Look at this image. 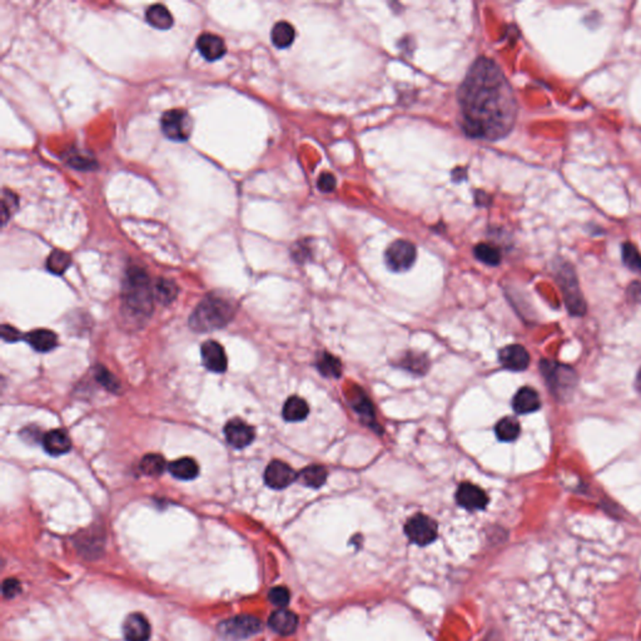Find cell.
Returning <instances> with one entry per match:
<instances>
[{"instance_id":"d4e9b609","label":"cell","mask_w":641,"mask_h":641,"mask_svg":"<svg viewBox=\"0 0 641 641\" xmlns=\"http://www.w3.org/2000/svg\"><path fill=\"white\" fill-rule=\"evenodd\" d=\"M297 477L306 486L318 489L326 482L327 470L323 466L311 465L301 471Z\"/></svg>"},{"instance_id":"e575fe53","label":"cell","mask_w":641,"mask_h":641,"mask_svg":"<svg viewBox=\"0 0 641 641\" xmlns=\"http://www.w3.org/2000/svg\"><path fill=\"white\" fill-rule=\"evenodd\" d=\"M269 600L276 606H286L289 604V593L284 588H274L269 591Z\"/></svg>"},{"instance_id":"484cf974","label":"cell","mask_w":641,"mask_h":641,"mask_svg":"<svg viewBox=\"0 0 641 641\" xmlns=\"http://www.w3.org/2000/svg\"><path fill=\"white\" fill-rule=\"evenodd\" d=\"M520 431H521L520 423L515 417H505L497 423L496 428H495L497 438L505 442L516 440L520 435Z\"/></svg>"},{"instance_id":"6da1fadb","label":"cell","mask_w":641,"mask_h":641,"mask_svg":"<svg viewBox=\"0 0 641 641\" xmlns=\"http://www.w3.org/2000/svg\"><path fill=\"white\" fill-rule=\"evenodd\" d=\"M461 124L471 138L498 140L516 123L518 101L503 70L481 57L471 65L457 93Z\"/></svg>"},{"instance_id":"44dd1931","label":"cell","mask_w":641,"mask_h":641,"mask_svg":"<svg viewBox=\"0 0 641 641\" xmlns=\"http://www.w3.org/2000/svg\"><path fill=\"white\" fill-rule=\"evenodd\" d=\"M308 412H310V408H308L307 402L299 396H292L286 401L282 415H284V420H287L289 423H297V421L305 420Z\"/></svg>"},{"instance_id":"7a4b0ae2","label":"cell","mask_w":641,"mask_h":641,"mask_svg":"<svg viewBox=\"0 0 641 641\" xmlns=\"http://www.w3.org/2000/svg\"><path fill=\"white\" fill-rule=\"evenodd\" d=\"M124 303L132 315L148 317L153 310V292L148 274L140 268L132 267L127 272L123 289Z\"/></svg>"},{"instance_id":"836d02e7","label":"cell","mask_w":641,"mask_h":641,"mask_svg":"<svg viewBox=\"0 0 641 641\" xmlns=\"http://www.w3.org/2000/svg\"><path fill=\"white\" fill-rule=\"evenodd\" d=\"M96 377L99 381V384H102L103 387H106L111 392H118L121 389L119 381L104 367H98Z\"/></svg>"},{"instance_id":"74e56055","label":"cell","mask_w":641,"mask_h":641,"mask_svg":"<svg viewBox=\"0 0 641 641\" xmlns=\"http://www.w3.org/2000/svg\"><path fill=\"white\" fill-rule=\"evenodd\" d=\"M1 336H3V338H4L6 341H8V342H16V341H18V340L21 338V333H19V331H16L14 327L4 325L3 328H1Z\"/></svg>"},{"instance_id":"d6a6232c","label":"cell","mask_w":641,"mask_h":641,"mask_svg":"<svg viewBox=\"0 0 641 641\" xmlns=\"http://www.w3.org/2000/svg\"><path fill=\"white\" fill-rule=\"evenodd\" d=\"M16 208H18V198L16 197V194H13L8 189H6L3 192V198H1V209H3L1 211V219H3L4 223L11 217V214L16 212Z\"/></svg>"},{"instance_id":"1f68e13d","label":"cell","mask_w":641,"mask_h":641,"mask_svg":"<svg viewBox=\"0 0 641 641\" xmlns=\"http://www.w3.org/2000/svg\"><path fill=\"white\" fill-rule=\"evenodd\" d=\"M623 261L631 271L641 273V255L630 242H625L623 245Z\"/></svg>"},{"instance_id":"ab89813d","label":"cell","mask_w":641,"mask_h":641,"mask_svg":"<svg viewBox=\"0 0 641 641\" xmlns=\"http://www.w3.org/2000/svg\"><path fill=\"white\" fill-rule=\"evenodd\" d=\"M636 389H637L641 394V369L640 371H639V374H637V377H636Z\"/></svg>"},{"instance_id":"f35d334b","label":"cell","mask_w":641,"mask_h":641,"mask_svg":"<svg viewBox=\"0 0 641 641\" xmlns=\"http://www.w3.org/2000/svg\"><path fill=\"white\" fill-rule=\"evenodd\" d=\"M631 299H641V284L640 282H634L629 287Z\"/></svg>"},{"instance_id":"5b68a950","label":"cell","mask_w":641,"mask_h":641,"mask_svg":"<svg viewBox=\"0 0 641 641\" xmlns=\"http://www.w3.org/2000/svg\"><path fill=\"white\" fill-rule=\"evenodd\" d=\"M557 281L560 284L564 299L567 303V310L572 315L581 316L585 313L586 306L584 302L583 294L580 291L577 278L572 267L569 264H562L557 271Z\"/></svg>"},{"instance_id":"ffe728a7","label":"cell","mask_w":641,"mask_h":641,"mask_svg":"<svg viewBox=\"0 0 641 641\" xmlns=\"http://www.w3.org/2000/svg\"><path fill=\"white\" fill-rule=\"evenodd\" d=\"M27 341L39 352H49L58 345L57 335L49 330H35L28 333Z\"/></svg>"},{"instance_id":"e0dca14e","label":"cell","mask_w":641,"mask_h":641,"mask_svg":"<svg viewBox=\"0 0 641 641\" xmlns=\"http://www.w3.org/2000/svg\"><path fill=\"white\" fill-rule=\"evenodd\" d=\"M513 407L518 415L537 411L541 407L539 394L531 387H523L513 397Z\"/></svg>"},{"instance_id":"ac0fdd59","label":"cell","mask_w":641,"mask_h":641,"mask_svg":"<svg viewBox=\"0 0 641 641\" xmlns=\"http://www.w3.org/2000/svg\"><path fill=\"white\" fill-rule=\"evenodd\" d=\"M44 450L52 456L65 455L72 449L69 436L63 430H52L43 437Z\"/></svg>"},{"instance_id":"2e32d148","label":"cell","mask_w":641,"mask_h":641,"mask_svg":"<svg viewBox=\"0 0 641 641\" xmlns=\"http://www.w3.org/2000/svg\"><path fill=\"white\" fill-rule=\"evenodd\" d=\"M197 48L199 53L204 55V58L209 62L218 60L227 52L225 40L212 33H204L198 38Z\"/></svg>"},{"instance_id":"8fae6325","label":"cell","mask_w":641,"mask_h":641,"mask_svg":"<svg viewBox=\"0 0 641 641\" xmlns=\"http://www.w3.org/2000/svg\"><path fill=\"white\" fill-rule=\"evenodd\" d=\"M456 501L459 506L475 511V510H484L486 508L489 498L487 495L481 490L480 487L472 485L470 482H464L459 485L456 492Z\"/></svg>"},{"instance_id":"603a6c76","label":"cell","mask_w":641,"mask_h":641,"mask_svg":"<svg viewBox=\"0 0 641 641\" xmlns=\"http://www.w3.org/2000/svg\"><path fill=\"white\" fill-rule=\"evenodd\" d=\"M145 18L152 27L160 30H167L173 26V16L166 6L162 4L150 6L145 13Z\"/></svg>"},{"instance_id":"4316f807","label":"cell","mask_w":641,"mask_h":641,"mask_svg":"<svg viewBox=\"0 0 641 641\" xmlns=\"http://www.w3.org/2000/svg\"><path fill=\"white\" fill-rule=\"evenodd\" d=\"M166 459L157 454L145 455L139 464V470L147 476H160L166 470Z\"/></svg>"},{"instance_id":"7402d4cb","label":"cell","mask_w":641,"mask_h":641,"mask_svg":"<svg viewBox=\"0 0 641 641\" xmlns=\"http://www.w3.org/2000/svg\"><path fill=\"white\" fill-rule=\"evenodd\" d=\"M168 469H169L172 476L179 480H193L199 474L197 462L189 457H183V459L173 461L171 465L168 466Z\"/></svg>"},{"instance_id":"4fadbf2b","label":"cell","mask_w":641,"mask_h":641,"mask_svg":"<svg viewBox=\"0 0 641 641\" xmlns=\"http://www.w3.org/2000/svg\"><path fill=\"white\" fill-rule=\"evenodd\" d=\"M202 361L208 369L216 374H222L227 369V356L225 350L216 341H207L202 345Z\"/></svg>"},{"instance_id":"cb8c5ba5","label":"cell","mask_w":641,"mask_h":641,"mask_svg":"<svg viewBox=\"0 0 641 641\" xmlns=\"http://www.w3.org/2000/svg\"><path fill=\"white\" fill-rule=\"evenodd\" d=\"M294 37L296 30L287 22H278L277 24H274L271 33L272 43L279 49L289 48V45L294 43Z\"/></svg>"},{"instance_id":"9c48e42d","label":"cell","mask_w":641,"mask_h":641,"mask_svg":"<svg viewBox=\"0 0 641 641\" xmlns=\"http://www.w3.org/2000/svg\"><path fill=\"white\" fill-rule=\"evenodd\" d=\"M405 533L413 544L418 546L430 545L437 537V525L433 518L418 513L407 521Z\"/></svg>"},{"instance_id":"277c9868","label":"cell","mask_w":641,"mask_h":641,"mask_svg":"<svg viewBox=\"0 0 641 641\" xmlns=\"http://www.w3.org/2000/svg\"><path fill=\"white\" fill-rule=\"evenodd\" d=\"M540 369L545 377L549 389L556 397L564 398L572 396L577 382L576 374L572 367L544 359L540 364Z\"/></svg>"},{"instance_id":"5bb4252c","label":"cell","mask_w":641,"mask_h":641,"mask_svg":"<svg viewBox=\"0 0 641 641\" xmlns=\"http://www.w3.org/2000/svg\"><path fill=\"white\" fill-rule=\"evenodd\" d=\"M123 634L127 641H148L150 637V623L142 614H130L124 621Z\"/></svg>"},{"instance_id":"83f0119b","label":"cell","mask_w":641,"mask_h":641,"mask_svg":"<svg viewBox=\"0 0 641 641\" xmlns=\"http://www.w3.org/2000/svg\"><path fill=\"white\" fill-rule=\"evenodd\" d=\"M153 294H155V299L160 303L167 306L176 299L177 294H178V289H177L176 284H173L172 281L162 278V279H158L157 284H155V292H153Z\"/></svg>"},{"instance_id":"f546056e","label":"cell","mask_w":641,"mask_h":641,"mask_svg":"<svg viewBox=\"0 0 641 641\" xmlns=\"http://www.w3.org/2000/svg\"><path fill=\"white\" fill-rule=\"evenodd\" d=\"M475 257L482 263H486L489 266H497L501 262V252L497 247L489 245V243H480L474 248Z\"/></svg>"},{"instance_id":"7c38bea8","label":"cell","mask_w":641,"mask_h":641,"mask_svg":"<svg viewBox=\"0 0 641 641\" xmlns=\"http://www.w3.org/2000/svg\"><path fill=\"white\" fill-rule=\"evenodd\" d=\"M225 435L227 442L235 449H245L255 440V430L240 418L230 420L225 425Z\"/></svg>"},{"instance_id":"30bf717a","label":"cell","mask_w":641,"mask_h":641,"mask_svg":"<svg viewBox=\"0 0 641 641\" xmlns=\"http://www.w3.org/2000/svg\"><path fill=\"white\" fill-rule=\"evenodd\" d=\"M297 479V474L294 472L291 466L284 464L282 461L274 459L266 469L264 472V481L267 486L274 490H282L289 486Z\"/></svg>"},{"instance_id":"ba28073f","label":"cell","mask_w":641,"mask_h":641,"mask_svg":"<svg viewBox=\"0 0 641 641\" xmlns=\"http://www.w3.org/2000/svg\"><path fill=\"white\" fill-rule=\"evenodd\" d=\"M416 255V247L411 242L405 240H395L386 250V264L394 272H403L413 266Z\"/></svg>"},{"instance_id":"d590c367","label":"cell","mask_w":641,"mask_h":641,"mask_svg":"<svg viewBox=\"0 0 641 641\" xmlns=\"http://www.w3.org/2000/svg\"><path fill=\"white\" fill-rule=\"evenodd\" d=\"M317 187L320 192L331 193L336 188V178L331 173H323L320 174L317 182Z\"/></svg>"},{"instance_id":"4dcf8cb0","label":"cell","mask_w":641,"mask_h":641,"mask_svg":"<svg viewBox=\"0 0 641 641\" xmlns=\"http://www.w3.org/2000/svg\"><path fill=\"white\" fill-rule=\"evenodd\" d=\"M70 262H72V260L68 253L57 250L49 255L47 268H48L49 272L54 273V274H63L69 267Z\"/></svg>"},{"instance_id":"52a82bcc","label":"cell","mask_w":641,"mask_h":641,"mask_svg":"<svg viewBox=\"0 0 641 641\" xmlns=\"http://www.w3.org/2000/svg\"><path fill=\"white\" fill-rule=\"evenodd\" d=\"M160 127L167 138L174 142H184L192 132V119L183 109H172L163 114Z\"/></svg>"},{"instance_id":"9a60e30c","label":"cell","mask_w":641,"mask_h":641,"mask_svg":"<svg viewBox=\"0 0 641 641\" xmlns=\"http://www.w3.org/2000/svg\"><path fill=\"white\" fill-rule=\"evenodd\" d=\"M500 361L505 369L524 371L530 364V355L523 346L511 345L500 352Z\"/></svg>"},{"instance_id":"f1b7e54d","label":"cell","mask_w":641,"mask_h":641,"mask_svg":"<svg viewBox=\"0 0 641 641\" xmlns=\"http://www.w3.org/2000/svg\"><path fill=\"white\" fill-rule=\"evenodd\" d=\"M317 369L326 377H340L342 372V364L338 358L333 357L330 353H323L318 357Z\"/></svg>"},{"instance_id":"8d00e7d4","label":"cell","mask_w":641,"mask_h":641,"mask_svg":"<svg viewBox=\"0 0 641 641\" xmlns=\"http://www.w3.org/2000/svg\"><path fill=\"white\" fill-rule=\"evenodd\" d=\"M3 593L6 598H14L16 593H21V584L13 579L6 580V583L3 584Z\"/></svg>"},{"instance_id":"d6986e66","label":"cell","mask_w":641,"mask_h":641,"mask_svg":"<svg viewBox=\"0 0 641 641\" xmlns=\"http://www.w3.org/2000/svg\"><path fill=\"white\" fill-rule=\"evenodd\" d=\"M268 624L273 631L281 635H289L297 628V618L289 610H277L268 620Z\"/></svg>"},{"instance_id":"8992f818","label":"cell","mask_w":641,"mask_h":641,"mask_svg":"<svg viewBox=\"0 0 641 641\" xmlns=\"http://www.w3.org/2000/svg\"><path fill=\"white\" fill-rule=\"evenodd\" d=\"M262 629L260 620L250 615H240L219 624V634L225 640L240 641L255 635Z\"/></svg>"},{"instance_id":"3957f363","label":"cell","mask_w":641,"mask_h":641,"mask_svg":"<svg viewBox=\"0 0 641 641\" xmlns=\"http://www.w3.org/2000/svg\"><path fill=\"white\" fill-rule=\"evenodd\" d=\"M233 315V307L223 299L208 296L189 318V325L198 332L214 331L225 327Z\"/></svg>"}]
</instances>
